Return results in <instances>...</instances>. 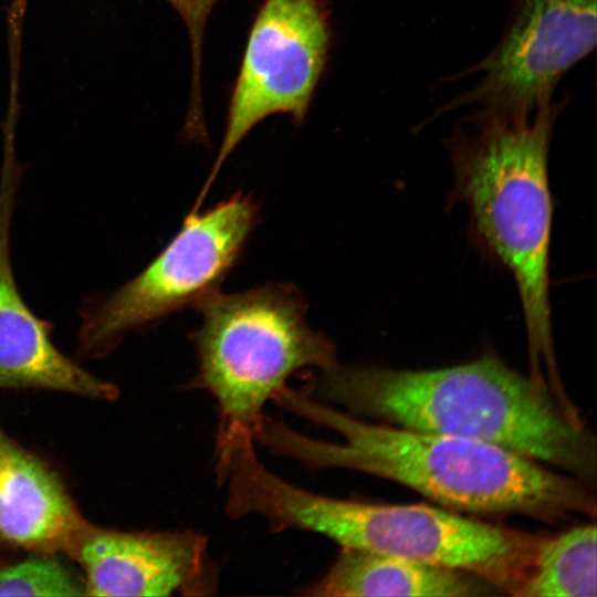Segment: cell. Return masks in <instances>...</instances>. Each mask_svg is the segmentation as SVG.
<instances>
[{
    "instance_id": "obj_15",
    "label": "cell",
    "mask_w": 597,
    "mask_h": 597,
    "mask_svg": "<svg viewBox=\"0 0 597 597\" xmlns=\"http://www.w3.org/2000/svg\"><path fill=\"white\" fill-rule=\"evenodd\" d=\"M184 19L187 27L191 51V87L189 106L182 130L184 137L191 140L207 139L202 94L201 60L203 33L208 18L220 0H166Z\"/></svg>"
},
{
    "instance_id": "obj_8",
    "label": "cell",
    "mask_w": 597,
    "mask_h": 597,
    "mask_svg": "<svg viewBox=\"0 0 597 597\" xmlns=\"http://www.w3.org/2000/svg\"><path fill=\"white\" fill-rule=\"evenodd\" d=\"M596 0H513L506 29L492 52L467 74L471 90L440 108L475 105L491 113H532L552 98L562 76L596 45Z\"/></svg>"
},
{
    "instance_id": "obj_3",
    "label": "cell",
    "mask_w": 597,
    "mask_h": 597,
    "mask_svg": "<svg viewBox=\"0 0 597 597\" xmlns=\"http://www.w3.org/2000/svg\"><path fill=\"white\" fill-rule=\"evenodd\" d=\"M562 103L532 113L479 111L447 138L451 203L469 213L471 240L512 275L519 293L533 379L559 386L549 301L553 198L548 149Z\"/></svg>"
},
{
    "instance_id": "obj_10",
    "label": "cell",
    "mask_w": 597,
    "mask_h": 597,
    "mask_svg": "<svg viewBox=\"0 0 597 597\" xmlns=\"http://www.w3.org/2000/svg\"><path fill=\"white\" fill-rule=\"evenodd\" d=\"M90 596H207L217 589L208 537L192 530L124 532L87 524L71 555Z\"/></svg>"
},
{
    "instance_id": "obj_9",
    "label": "cell",
    "mask_w": 597,
    "mask_h": 597,
    "mask_svg": "<svg viewBox=\"0 0 597 597\" xmlns=\"http://www.w3.org/2000/svg\"><path fill=\"white\" fill-rule=\"evenodd\" d=\"M0 169V389H45L97 400L119 390L65 356L53 343V323L39 317L20 293L11 261V224L23 167L15 155V125L6 123Z\"/></svg>"
},
{
    "instance_id": "obj_2",
    "label": "cell",
    "mask_w": 597,
    "mask_h": 597,
    "mask_svg": "<svg viewBox=\"0 0 597 597\" xmlns=\"http://www.w3.org/2000/svg\"><path fill=\"white\" fill-rule=\"evenodd\" d=\"M300 391L355 417L492 443L595 485L596 440L578 411L492 353L420 370L338 363Z\"/></svg>"
},
{
    "instance_id": "obj_13",
    "label": "cell",
    "mask_w": 597,
    "mask_h": 597,
    "mask_svg": "<svg viewBox=\"0 0 597 597\" xmlns=\"http://www.w3.org/2000/svg\"><path fill=\"white\" fill-rule=\"evenodd\" d=\"M596 536L594 524L546 536L516 596L596 597Z\"/></svg>"
},
{
    "instance_id": "obj_12",
    "label": "cell",
    "mask_w": 597,
    "mask_h": 597,
    "mask_svg": "<svg viewBox=\"0 0 597 597\" xmlns=\"http://www.w3.org/2000/svg\"><path fill=\"white\" fill-rule=\"evenodd\" d=\"M498 590L485 579L461 569L387 554L341 547L328 570L300 594L324 597L437 596L472 597Z\"/></svg>"
},
{
    "instance_id": "obj_4",
    "label": "cell",
    "mask_w": 597,
    "mask_h": 597,
    "mask_svg": "<svg viewBox=\"0 0 597 597\" xmlns=\"http://www.w3.org/2000/svg\"><path fill=\"white\" fill-rule=\"evenodd\" d=\"M272 532L301 530L341 547L387 554L472 573L516 596L546 536L426 504L336 499L272 479L260 499Z\"/></svg>"
},
{
    "instance_id": "obj_5",
    "label": "cell",
    "mask_w": 597,
    "mask_h": 597,
    "mask_svg": "<svg viewBox=\"0 0 597 597\" xmlns=\"http://www.w3.org/2000/svg\"><path fill=\"white\" fill-rule=\"evenodd\" d=\"M196 307L202 324L191 334L198 366L188 387L213 397L216 440L239 430L253 433L265 404L297 371L338 364L335 345L307 324V304L290 284L217 290Z\"/></svg>"
},
{
    "instance_id": "obj_1",
    "label": "cell",
    "mask_w": 597,
    "mask_h": 597,
    "mask_svg": "<svg viewBox=\"0 0 597 597\" xmlns=\"http://www.w3.org/2000/svg\"><path fill=\"white\" fill-rule=\"evenodd\" d=\"M343 440L312 439L269 416L254 441L310 469H347L406 485L446 509L553 522L596 514L594 485L492 443L373 423L285 386L272 399Z\"/></svg>"
},
{
    "instance_id": "obj_11",
    "label": "cell",
    "mask_w": 597,
    "mask_h": 597,
    "mask_svg": "<svg viewBox=\"0 0 597 597\" xmlns=\"http://www.w3.org/2000/svg\"><path fill=\"white\" fill-rule=\"evenodd\" d=\"M87 524L57 471L0 425V557L12 551L70 556Z\"/></svg>"
},
{
    "instance_id": "obj_6",
    "label": "cell",
    "mask_w": 597,
    "mask_h": 597,
    "mask_svg": "<svg viewBox=\"0 0 597 597\" xmlns=\"http://www.w3.org/2000/svg\"><path fill=\"white\" fill-rule=\"evenodd\" d=\"M258 220V205L242 192L205 212L190 211L177 234L136 276L82 300L75 359L104 358L129 333L196 306L217 291Z\"/></svg>"
},
{
    "instance_id": "obj_7",
    "label": "cell",
    "mask_w": 597,
    "mask_h": 597,
    "mask_svg": "<svg viewBox=\"0 0 597 597\" xmlns=\"http://www.w3.org/2000/svg\"><path fill=\"white\" fill-rule=\"evenodd\" d=\"M331 43L322 0H263L247 39L220 149L192 211L199 210L223 163L254 126L274 114H289L297 125L305 121Z\"/></svg>"
},
{
    "instance_id": "obj_14",
    "label": "cell",
    "mask_w": 597,
    "mask_h": 597,
    "mask_svg": "<svg viewBox=\"0 0 597 597\" xmlns=\"http://www.w3.org/2000/svg\"><path fill=\"white\" fill-rule=\"evenodd\" d=\"M81 580L57 554L34 553L13 563L0 562V596H81Z\"/></svg>"
}]
</instances>
